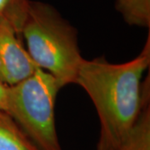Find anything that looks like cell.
Returning a JSON list of instances; mask_svg holds the SVG:
<instances>
[{"mask_svg":"<svg viewBox=\"0 0 150 150\" xmlns=\"http://www.w3.org/2000/svg\"><path fill=\"white\" fill-rule=\"evenodd\" d=\"M62 88L54 76L38 69L7 88L5 111L38 150H62L55 123V103Z\"/></svg>","mask_w":150,"mask_h":150,"instance_id":"3957f363","label":"cell"},{"mask_svg":"<svg viewBox=\"0 0 150 150\" xmlns=\"http://www.w3.org/2000/svg\"><path fill=\"white\" fill-rule=\"evenodd\" d=\"M19 33L28 54L38 68L54 76L63 88L76 84L83 60L78 31L54 7L28 0Z\"/></svg>","mask_w":150,"mask_h":150,"instance_id":"7a4b0ae2","label":"cell"},{"mask_svg":"<svg viewBox=\"0 0 150 150\" xmlns=\"http://www.w3.org/2000/svg\"><path fill=\"white\" fill-rule=\"evenodd\" d=\"M18 1L20 0H0V13H4Z\"/></svg>","mask_w":150,"mask_h":150,"instance_id":"9c48e42d","label":"cell"},{"mask_svg":"<svg viewBox=\"0 0 150 150\" xmlns=\"http://www.w3.org/2000/svg\"><path fill=\"white\" fill-rule=\"evenodd\" d=\"M116 150H150V103L145 104L137 123Z\"/></svg>","mask_w":150,"mask_h":150,"instance_id":"8992f818","label":"cell"},{"mask_svg":"<svg viewBox=\"0 0 150 150\" xmlns=\"http://www.w3.org/2000/svg\"><path fill=\"white\" fill-rule=\"evenodd\" d=\"M115 8L127 24L149 28L150 0H115Z\"/></svg>","mask_w":150,"mask_h":150,"instance_id":"52a82bcc","label":"cell"},{"mask_svg":"<svg viewBox=\"0 0 150 150\" xmlns=\"http://www.w3.org/2000/svg\"><path fill=\"white\" fill-rule=\"evenodd\" d=\"M38 69L14 24L0 13V83L6 87L14 85Z\"/></svg>","mask_w":150,"mask_h":150,"instance_id":"277c9868","label":"cell"},{"mask_svg":"<svg viewBox=\"0 0 150 150\" xmlns=\"http://www.w3.org/2000/svg\"><path fill=\"white\" fill-rule=\"evenodd\" d=\"M0 150H38L13 118L0 108Z\"/></svg>","mask_w":150,"mask_h":150,"instance_id":"5b68a950","label":"cell"},{"mask_svg":"<svg viewBox=\"0 0 150 150\" xmlns=\"http://www.w3.org/2000/svg\"><path fill=\"white\" fill-rule=\"evenodd\" d=\"M150 34L140 54L123 64H112L103 57L83 59L76 84L88 93L99 119L97 150H116L137 123L150 101Z\"/></svg>","mask_w":150,"mask_h":150,"instance_id":"6da1fadb","label":"cell"},{"mask_svg":"<svg viewBox=\"0 0 150 150\" xmlns=\"http://www.w3.org/2000/svg\"><path fill=\"white\" fill-rule=\"evenodd\" d=\"M7 88L4 84L0 83V108L6 110V104H7Z\"/></svg>","mask_w":150,"mask_h":150,"instance_id":"ba28073f","label":"cell"}]
</instances>
